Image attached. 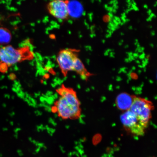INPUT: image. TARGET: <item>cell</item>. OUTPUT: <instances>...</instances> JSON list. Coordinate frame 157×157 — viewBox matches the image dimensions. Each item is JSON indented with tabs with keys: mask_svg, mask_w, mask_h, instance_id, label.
Returning a JSON list of instances; mask_svg holds the SVG:
<instances>
[{
	"mask_svg": "<svg viewBox=\"0 0 157 157\" xmlns=\"http://www.w3.org/2000/svg\"><path fill=\"white\" fill-rule=\"evenodd\" d=\"M11 33L7 29L0 28V43L7 44L11 40Z\"/></svg>",
	"mask_w": 157,
	"mask_h": 157,
	"instance_id": "cell-10",
	"label": "cell"
},
{
	"mask_svg": "<svg viewBox=\"0 0 157 157\" xmlns=\"http://www.w3.org/2000/svg\"><path fill=\"white\" fill-rule=\"evenodd\" d=\"M112 12L115 13L117 12V10L114 9H113Z\"/></svg>",
	"mask_w": 157,
	"mask_h": 157,
	"instance_id": "cell-20",
	"label": "cell"
},
{
	"mask_svg": "<svg viewBox=\"0 0 157 157\" xmlns=\"http://www.w3.org/2000/svg\"><path fill=\"white\" fill-rule=\"evenodd\" d=\"M105 40H104V39H103V40H102V42L103 44H105Z\"/></svg>",
	"mask_w": 157,
	"mask_h": 157,
	"instance_id": "cell-27",
	"label": "cell"
},
{
	"mask_svg": "<svg viewBox=\"0 0 157 157\" xmlns=\"http://www.w3.org/2000/svg\"><path fill=\"white\" fill-rule=\"evenodd\" d=\"M130 10H129V9H127L126 10H125V13H126V14H127V13H128L129 12H130Z\"/></svg>",
	"mask_w": 157,
	"mask_h": 157,
	"instance_id": "cell-18",
	"label": "cell"
},
{
	"mask_svg": "<svg viewBox=\"0 0 157 157\" xmlns=\"http://www.w3.org/2000/svg\"><path fill=\"white\" fill-rule=\"evenodd\" d=\"M58 99L55 102L52 111L64 120L75 119L81 115L79 100L76 92L71 88L62 85L57 90Z\"/></svg>",
	"mask_w": 157,
	"mask_h": 157,
	"instance_id": "cell-1",
	"label": "cell"
},
{
	"mask_svg": "<svg viewBox=\"0 0 157 157\" xmlns=\"http://www.w3.org/2000/svg\"><path fill=\"white\" fill-rule=\"evenodd\" d=\"M150 17H151L152 18H153V17H156V16L154 14V13H151L150 15Z\"/></svg>",
	"mask_w": 157,
	"mask_h": 157,
	"instance_id": "cell-13",
	"label": "cell"
},
{
	"mask_svg": "<svg viewBox=\"0 0 157 157\" xmlns=\"http://www.w3.org/2000/svg\"><path fill=\"white\" fill-rule=\"evenodd\" d=\"M141 50H142V52H143V51H144V49H145L144 47H141Z\"/></svg>",
	"mask_w": 157,
	"mask_h": 157,
	"instance_id": "cell-24",
	"label": "cell"
},
{
	"mask_svg": "<svg viewBox=\"0 0 157 157\" xmlns=\"http://www.w3.org/2000/svg\"><path fill=\"white\" fill-rule=\"evenodd\" d=\"M108 7H109V6H108L107 5H105V9H107Z\"/></svg>",
	"mask_w": 157,
	"mask_h": 157,
	"instance_id": "cell-25",
	"label": "cell"
},
{
	"mask_svg": "<svg viewBox=\"0 0 157 157\" xmlns=\"http://www.w3.org/2000/svg\"><path fill=\"white\" fill-rule=\"evenodd\" d=\"M94 1H95V0H91V1L92 3H93L94 2Z\"/></svg>",
	"mask_w": 157,
	"mask_h": 157,
	"instance_id": "cell-33",
	"label": "cell"
},
{
	"mask_svg": "<svg viewBox=\"0 0 157 157\" xmlns=\"http://www.w3.org/2000/svg\"><path fill=\"white\" fill-rule=\"evenodd\" d=\"M121 36H123V35H124V33H121Z\"/></svg>",
	"mask_w": 157,
	"mask_h": 157,
	"instance_id": "cell-31",
	"label": "cell"
},
{
	"mask_svg": "<svg viewBox=\"0 0 157 157\" xmlns=\"http://www.w3.org/2000/svg\"><path fill=\"white\" fill-rule=\"evenodd\" d=\"M157 2H156L154 4V7H155L156 6H157Z\"/></svg>",
	"mask_w": 157,
	"mask_h": 157,
	"instance_id": "cell-28",
	"label": "cell"
},
{
	"mask_svg": "<svg viewBox=\"0 0 157 157\" xmlns=\"http://www.w3.org/2000/svg\"><path fill=\"white\" fill-rule=\"evenodd\" d=\"M113 7H108L107 9H106L107 11H109V12L112 13V12L113 10Z\"/></svg>",
	"mask_w": 157,
	"mask_h": 157,
	"instance_id": "cell-12",
	"label": "cell"
},
{
	"mask_svg": "<svg viewBox=\"0 0 157 157\" xmlns=\"http://www.w3.org/2000/svg\"><path fill=\"white\" fill-rule=\"evenodd\" d=\"M31 52L26 48L16 49L11 46L0 48V64L4 68L10 67L32 58Z\"/></svg>",
	"mask_w": 157,
	"mask_h": 157,
	"instance_id": "cell-2",
	"label": "cell"
},
{
	"mask_svg": "<svg viewBox=\"0 0 157 157\" xmlns=\"http://www.w3.org/2000/svg\"><path fill=\"white\" fill-rule=\"evenodd\" d=\"M67 0H52L47 6L48 13L55 18L65 20L69 16Z\"/></svg>",
	"mask_w": 157,
	"mask_h": 157,
	"instance_id": "cell-6",
	"label": "cell"
},
{
	"mask_svg": "<svg viewBox=\"0 0 157 157\" xmlns=\"http://www.w3.org/2000/svg\"><path fill=\"white\" fill-rule=\"evenodd\" d=\"M153 108L151 102L142 98L133 96L132 103L129 110L140 120L148 125Z\"/></svg>",
	"mask_w": 157,
	"mask_h": 157,
	"instance_id": "cell-3",
	"label": "cell"
},
{
	"mask_svg": "<svg viewBox=\"0 0 157 157\" xmlns=\"http://www.w3.org/2000/svg\"><path fill=\"white\" fill-rule=\"evenodd\" d=\"M128 46H129L128 45H126V46H125L124 48H128Z\"/></svg>",
	"mask_w": 157,
	"mask_h": 157,
	"instance_id": "cell-29",
	"label": "cell"
},
{
	"mask_svg": "<svg viewBox=\"0 0 157 157\" xmlns=\"http://www.w3.org/2000/svg\"><path fill=\"white\" fill-rule=\"evenodd\" d=\"M90 36L91 38H93L94 37L96 36V34H95V33H91V34H90Z\"/></svg>",
	"mask_w": 157,
	"mask_h": 157,
	"instance_id": "cell-14",
	"label": "cell"
},
{
	"mask_svg": "<svg viewBox=\"0 0 157 157\" xmlns=\"http://www.w3.org/2000/svg\"><path fill=\"white\" fill-rule=\"evenodd\" d=\"M128 29H133V27L132 26H129L128 27Z\"/></svg>",
	"mask_w": 157,
	"mask_h": 157,
	"instance_id": "cell-26",
	"label": "cell"
},
{
	"mask_svg": "<svg viewBox=\"0 0 157 157\" xmlns=\"http://www.w3.org/2000/svg\"><path fill=\"white\" fill-rule=\"evenodd\" d=\"M68 9L69 16L74 18H79L84 12L83 5L75 0L68 2Z\"/></svg>",
	"mask_w": 157,
	"mask_h": 157,
	"instance_id": "cell-7",
	"label": "cell"
},
{
	"mask_svg": "<svg viewBox=\"0 0 157 157\" xmlns=\"http://www.w3.org/2000/svg\"><path fill=\"white\" fill-rule=\"evenodd\" d=\"M150 45V46L152 48H154V44H151Z\"/></svg>",
	"mask_w": 157,
	"mask_h": 157,
	"instance_id": "cell-23",
	"label": "cell"
},
{
	"mask_svg": "<svg viewBox=\"0 0 157 157\" xmlns=\"http://www.w3.org/2000/svg\"><path fill=\"white\" fill-rule=\"evenodd\" d=\"M133 97L127 94H122L117 98V104L120 109L127 111L130 108L132 104Z\"/></svg>",
	"mask_w": 157,
	"mask_h": 157,
	"instance_id": "cell-8",
	"label": "cell"
},
{
	"mask_svg": "<svg viewBox=\"0 0 157 157\" xmlns=\"http://www.w3.org/2000/svg\"><path fill=\"white\" fill-rule=\"evenodd\" d=\"M122 43H121V42H120L119 43V45H120V46H121V45H122Z\"/></svg>",
	"mask_w": 157,
	"mask_h": 157,
	"instance_id": "cell-30",
	"label": "cell"
},
{
	"mask_svg": "<svg viewBox=\"0 0 157 157\" xmlns=\"http://www.w3.org/2000/svg\"><path fill=\"white\" fill-rule=\"evenodd\" d=\"M77 58L76 52L72 49H63L59 52L56 58L57 62L64 76L68 72L73 71L75 62Z\"/></svg>",
	"mask_w": 157,
	"mask_h": 157,
	"instance_id": "cell-5",
	"label": "cell"
},
{
	"mask_svg": "<svg viewBox=\"0 0 157 157\" xmlns=\"http://www.w3.org/2000/svg\"><path fill=\"white\" fill-rule=\"evenodd\" d=\"M97 1L99 2V3H101V0H97Z\"/></svg>",
	"mask_w": 157,
	"mask_h": 157,
	"instance_id": "cell-32",
	"label": "cell"
},
{
	"mask_svg": "<svg viewBox=\"0 0 157 157\" xmlns=\"http://www.w3.org/2000/svg\"><path fill=\"white\" fill-rule=\"evenodd\" d=\"M109 4L113 5V0H112L109 3Z\"/></svg>",
	"mask_w": 157,
	"mask_h": 157,
	"instance_id": "cell-22",
	"label": "cell"
},
{
	"mask_svg": "<svg viewBox=\"0 0 157 157\" xmlns=\"http://www.w3.org/2000/svg\"><path fill=\"white\" fill-rule=\"evenodd\" d=\"M73 71L79 75L82 78L87 79L90 76V74L86 70L81 60L78 58H76L74 64Z\"/></svg>",
	"mask_w": 157,
	"mask_h": 157,
	"instance_id": "cell-9",
	"label": "cell"
},
{
	"mask_svg": "<svg viewBox=\"0 0 157 157\" xmlns=\"http://www.w3.org/2000/svg\"><path fill=\"white\" fill-rule=\"evenodd\" d=\"M121 121L125 129L137 136L144 135L148 125L140 120L129 109L121 115Z\"/></svg>",
	"mask_w": 157,
	"mask_h": 157,
	"instance_id": "cell-4",
	"label": "cell"
},
{
	"mask_svg": "<svg viewBox=\"0 0 157 157\" xmlns=\"http://www.w3.org/2000/svg\"><path fill=\"white\" fill-rule=\"evenodd\" d=\"M143 7H144L145 9H148V5H144V6H143Z\"/></svg>",
	"mask_w": 157,
	"mask_h": 157,
	"instance_id": "cell-19",
	"label": "cell"
},
{
	"mask_svg": "<svg viewBox=\"0 0 157 157\" xmlns=\"http://www.w3.org/2000/svg\"><path fill=\"white\" fill-rule=\"evenodd\" d=\"M152 18L151 17H149L147 19V21H152Z\"/></svg>",
	"mask_w": 157,
	"mask_h": 157,
	"instance_id": "cell-16",
	"label": "cell"
},
{
	"mask_svg": "<svg viewBox=\"0 0 157 157\" xmlns=\"http://www.w3.org/2000/svg\"><path fill=\"white\" fill-rule=\"evenodd\" d=\"M108 15H109V18H110L112 19H113V18L114 16L112 13L111 12H109V13H108Z\"/></svg>",
	"mask_w": 157,
	"mask_h": 157,
	"instance_id": "cell-11",
	"label": "cell"
},
{
	"mask_svg": "<svg viewBox=\"0 0 157 157\" xmlns=\"http://www.w3.org/2000/svg\"><path fill=\"white\" fill-rule=\"evenodd\" d=\"M155 34V31H151V35L152 36H154Z\"/></svg>",
	"mask_w": 157,
	"mask_h": 157,
	"instance_id": "cell-17",
	"label": "cell"
},
{
	"mask_svg": "<svg viewBox=\"0 0 157 157\" xmlns=\"http://www.w3.org/2000/svg\"><path fill=\"white\" fill-rule=\"evenodd\" d=\"M147 13H148V14L149 15H150L151 13H152V10L151 9H148V11L147 12Z\"/></svg>",
	"mask_w": 157,
	"mask_h": 157,
	"instance_id": "cell-15",
	"label": "cell"
},
{
	"mask_svg": "<svg viewBox=\"0 0 157 157\" xmlns=\"http://www.w3.org/2000/svg\"><path fill=\"white\" fill-rule=\"evenodd\" d=\"M133 56H138V54L136 53H135L133 54Z\"/></svg>",
	"mask_w": 157,
	"mask_h": 157,
	"instance_id": "cell-21",
	"label": "cell"
}]
</instances>
